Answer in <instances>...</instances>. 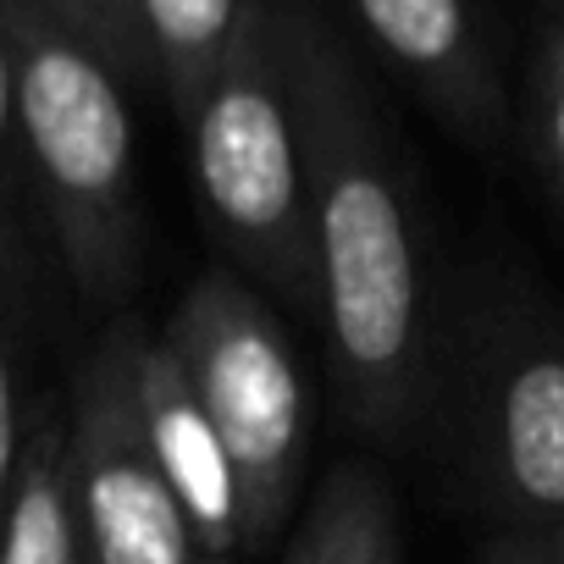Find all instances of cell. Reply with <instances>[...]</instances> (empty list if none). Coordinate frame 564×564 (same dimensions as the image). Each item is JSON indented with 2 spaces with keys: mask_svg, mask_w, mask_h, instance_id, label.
Segmentation results:
<instances>
[{
  "mask_svg": "<svg viewBox=\"0 0 564 564\" xmlns=\"http://www.w3.org/2000/svg\"><path fill=\"white\" fill-rule=\"evenodd\" d=\"M144 322L111 316L67 399V498L84 564H216L155 459L139 404Z\"/></svg>",
  "mask_w": 564,
  "mask_h": 564,
  "instance_id": "obj_6",
  "label": "cell"
},
{
  "mask_svg": "<svg viewBox=\"0 0 564 564\" xmlns=\"http://www.w3.org/2000/svg\"><path fill=\"white\" fill-rule=\"evenodd\" d=\"M183 133L194 194L227 265L276 311L311 316V188L282 0H249V18L183 117Z\"/></svg>",
  "mask_w": 564,
  "mask_h": 564,
  "instance_id": "obj_4",
  "label": "cell"
},
{
  "mask_svg": "<svg viewBox=\"0 0 564 564\" xmlns=\"http://www.w3.org/2000/svg\"><path fill=\"white\" fill-rule=\"evenodd\" d=\"M377 62L465 144L509 139V89L481 0H338Z\"/></svg>",
  "mask_w": 564,
  "mask_h": 564,
  "instance_id": "obj_7",
  "label": "cell"
},
{
  "mask_svg": "<svg viewBox=\"0 0 564 564\" xmlns=\"http://www.w3.org/2000/svg\"><path fill=\"white\" fill-rule=\"evenodd\" d=\"M139 12V40L150 62V84L166 95L177 122L194 111L216 67L227 62L249 0H133Z\"/></svg>",
  "mask_w": 564,
  "mask_h": 564,
  "instance_id": "obj_11",
  "label": "cell"
},
{
  "mask_svg": "<svg viewBox=\"0 0 564 564\" xmlns=\"http://www.w3.org/2000/svg\"><path fill=\"white\" fill-rule=\"evenodd\" d=\"M155 338L188 377L232 465L238 547L265 553L305 498L316 415L282 311L232 265H205Z\"/></svg>",
  "mask_w": 564,
  "mask_h": 564,
  "instance_id": "obj_5",
  "label": "cell"
},
{
  "mask_svg": "<svg viewBox=\"0 0 564 564\" xmlns=\"http://www.w3.org/2000/svg\"><path fill=\"white\" fill-rule=\"evenodd\" d=\"M525 139L531 161L542 172V188L564 221V45L542 34L536 67H531V111H525Z\"/></svg>",
  "mask_w": 564,
  "mask_h": 564,
  "instance_id": "obj_15",
  "label": "cell"
},
{
  "mask_svg": "<svg viewBox=\"0 0 564 564\" xmlns=\"http://www.w3.org/2000/svg\"><path fill=\"white\" fill-rule=\"evenodd\" d=\"M18 67L23 183L40 243L84 305H122L139 271L128 84L29 0H0Z\"/></svg>",
  "mask_w": 564,
  "mask_h": 564,
  "instance_id": "obj_3",
  "label": "cell"
},
{
  "mask_svg": "<svg viewBox=\"0 0 564 564\" xmlns=\"http://www.w3.org/2000/svg\"><path fill=\"white\" fill-rule=\"evenodd\" d=\"M0 564H84L73 498H67V404H29V437L18 481L0 514Z\"/></svg>",
  "mask_w": 564,
  "mask_h": 564,
  "instance_id": "obj_9",
  "label": "cell"
},
{
  "mask_svg": "<svg viewBox=\"0 0 564 564\" xmlns=\"http://www.w3.org/2000/svg\"><path fill=\"white\" fill-rule=\"evenodd\" d=\"M29 271L0 260V514H7L23 437H29V404H23V311H29Z\"/></svg>",
  "mask_w": 564,
  "mask_h": 564,
  "instance_id": "obj_13",
  "label": "cell"
},
{
  "mask_svg": "<svg viewBox=\"0 0 564 564\" xmlns=\"http://www.w3.org/2000/svg\"><path fill=\"white\" fill-rule=\"evenodd\" d=\"M487 564H564V531H525V536H492Z\"/></svg>",
  "mask_w": 564,
  "mask_h": 564,
  "instance_id": "obj_16",
  "label": "cell"
},
{
  "mask_svg": "<svg viewBox=\"0 0 564 564\" xmlns=\"http://www.w3.org/2000/svg\"><path fill=\"white\" fill-rule=\"evenodd\" d=\"M29 7H40L73 40H84L122 84H150V62H144L133 0H29Z\"/></svg>",
  "mask_w": 564,
  "mask_h": 564,
  "instance_id": "obj_14",
  "label": "cell"
},
{
  "mask_svg": "<svg viewBox=\"0 0 564 564\" xmlns=\"http://www.w3.org/2000/svg\"><path fill=\"white\" fill-rule=\"evenodd\" d=\"M282 564H404V520L382 470L333 465L294 520Z\"/></svg>",
  "mask_w": 564,
  "mask_h": 564,
  "instance_id": "obj_10",
  "label": "cell"
},
{
  "mask_svg": "<svg viewBox=\"0 0 564 564\" xmlns=\"http://www.w3.org/2000/svg\"><path fill=\"white\" fill-rule=\"evenodd\" d=\"M139 404H144V426L155 443V459L194 525V542L216 558L232 564L238 547V487H232V465L221 454V437L205 415V404L194 399L188 377L177 371V360L166 355V344L155 333H144L139 344Z\"/></svg>",
  "mask_w": 564,
  "mask_h": 564,
  "instance_id": "obj_8",
  "label": "cell"
},
{
  "mask_svg": "<svg viewBox=\"0 0 564 564\" xmlns=\"http://www.w3.org/2000/svg\"><path fill=\"white\" fill-rule=\"evenodd\" d=\"M0 260L18 271H40L45 243L29 210V183H23V139H18V67H12V40L0 18Z\"/></svg>",
  "mask_w": 564,
  "mask_h": 564,
  "instance_id": "obj_12",
  "label": "cell"
},
{
  "mask_svg": "<svg viewBox=\"0 0 564 564\" xmlns=\"http://www.w3.org/2000/svg\"><path fill=\"white\" fill-rule=\"evenodd\" d=\"M282 34L311 188V322L344 421L366 443H410L426 432L443 333L410 155L316 0H282Z\"/></svg>",
  "mask_w": 564,
  "mask_h": 564,
  "instance_id": "obj_1",
  "label": "cell"
},
{
  "mask_svg": "<svg viewBox=\"0 0 564 564\" xmlns=\"http://www.w3.org/2000/svg\"><path fill=\"white\" fill-rule=\"evenodd\" d=\"M426 432L492 536L564 531V311L514 271L443 300Z\"/></svg>",
  "mask_w": 564,
  "mask_h": 564,
  "instance_id": "obj_2",
  "label": "cell"
}]
</instances>
